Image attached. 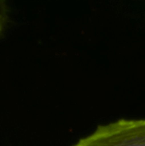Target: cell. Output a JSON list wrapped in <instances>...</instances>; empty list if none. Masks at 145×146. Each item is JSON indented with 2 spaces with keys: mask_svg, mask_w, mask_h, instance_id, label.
<instances>
[{
  "mask_svg": "<svg viewBox=\"0 0 145 146\" xmlns=\"http://www.w3.org/2000/svg\"><path fill=\"white\" fill-rule=\"evenodd\" d=\"M73 146H145V119H120L99 125Z\"/></svg>",
  "mask_w": 145,
  "mask_h": 146,
  "instance_id": "1",
  "label": "cell"
},
{
  "mask_svg": "<svg viewBox=\"0 0 145 146\" xmlns=\"http://www.w3.org/2000/svg\"><path fill=\"white\" fill-rule=\"evenodd\" d=\"M9 9L7 3L3 0H0V33L3 31L9 16Z\"/></svg>",
  "mask_w": 145,
  "mask_h": 146,
  "instance_id": "2",
  "label": "cell"
}]
</instances>
